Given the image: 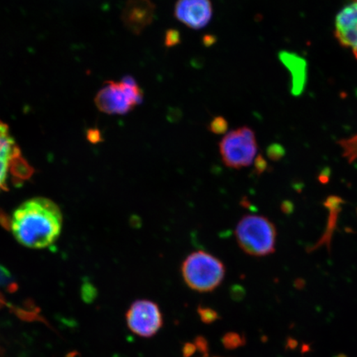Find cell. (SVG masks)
Returning <instances> with one entry per match:
<instances>
[{"mask_svg": "<svg viewBox=\"0 0 357 357\" xmlns=\"http://www.w3.org/2000/svg\"><path fill=\"white\" fill-rule=\"evenodd\" d=\"M89 139L92 142H97L100 141V133L98 130H92L89 132Z\"/></svg>", "mask_w": 357, "mask_h": 357, "instance_id": "ffe728a7", "label": "cell"}, {"mask_svg": "<svg viewBox=\"0 0 357 357\" xmlns=\"http://www.w3.org/2000/svg\"><path fill=\"white\" fill-rule=\"evenodd\" d=\"M63 217L51 199L33 198L21 204L11 218L10 227L21 245L43 249L54 244L61 233Z\"/></svg>", "mask_w": 357, "mask_h": 357, "instance_id": "6da1fadb", "label": "cell"}, {"mask_svg": "<svg viewBox=\"0 0 357 357\" xmlns=\"http://www.w3.org/2000/svg\"><path fill=\"white\" fill-rule=\"evenodd\" d=\"M220 151L227 167L239 169L251 166L257 153L255 132L248 127L235 129L222 138Z\"/></svg>", "mask_w": 357, "mask_h": 357, "instance_id": "5b68a950", "label": "cell"}, {"mask_svg": "<svg viewBox=\"0 0 357 357\" xmlns=\"http://www.w3.org/2000/svg\"><path fill=\"white\" fill-rule=\"evenodd\" d=\"M280 60L287 66L292 78V95L301 96L305 88L307 80V62L296 53L281 52Z\"/></svg>", "mask_w": 357, "mask_h": 357, "instance_id": "8fae6325", "label": "cell"}, {"mask_svg": "<svg viewBox=\"0 0 357 357\" xmlns=\"http://www.w3.org/2000/svg\"><path fill=\"white\" fill-rule=\"evenodd\" d=\"M175 16L190 29H203L212 19V3L211 0H178Z\"/></svg>", "mask_w": 357, "mask_h": 357, "instance_id": "ba28073f", "label": "cell"}, {"mask_svg": "<svg viewBox=\"0 0 357 357\" xmlns=\"http://www.w3.org/2000/svg\"><path fill=\"white\" fill-rule=\"evenodd\" d=\"M267 154L272 160H278L284 155V149L280 145H272L268 149Z\"/></svg>", "mask_w": 357, "mask_h": 357, "instance_id": "e0dca14e", "label": "cell"}, {"mask_svg": "<svg viewBox=\"0 0 357 357\" xmlns=\"http://www.w3.org/2000/svg\"><path fill=\"white\" fill-rule=\"evenodd\" d=\"M144 101V92L136 80L126 75L120 82L109 80L96 96L97 108L102 113L124 115Z\"/></svg>", "mask_w": 357, "mask_h": 357, "instance_id": "277c9868", "label": "cell"}, {"mask_svg": "<svg viewBox=\"0 0 357 357\" xmlns=\"http://www.w3.org/2000/svg\"><path fill=\"white\" fill-rule=\"evenodd\" d=\"M127 323L134 333L142 337H153L162 326V315L155 303L139 300L127 312Z\"/></svg>", "mask_w": 357, "mask_h": 357, "instance_id": "8992f818", "label": "cell"}, {"mask_svg": "<svg viewBox=\"0 0 357 357\" xmlns=\"http://www.w3.org/2000/svg\"><path fill=\"white\" fill-rule=\"evenodd\" d=\"M198 311L201 319L205 324H211L218 319L217 312L209 307H199Z\"/></svg>", "mask_w": 357, "mask_h": 357, "instance_id": "2e32d148", "label": "cell"}, {"mask_svg": "<svg viewBox=\"0 0 357 357\" xmlns=\"http://www.w3.org/2000/svg\"><path fill=\"white\" fill-rule=\"evenodd\" d=\"M181 43V34L176 29H168L165 38V45L167 47L177 46Z\"/></svg>", "mask_w": 357, "mask_h": 357, "instance_id": "9a60e30c", "label": "cell"}, {"mask_svg": "<svg viewBox=\"0 0 357 357\" xmlns=\"http://www.w3.org/2000/svg\"><path fill=\"white\" fill-rule=\"evenodd\" d=\"M243 343L242 337H239L238 334L231 333L227 334L225 338H223V344L229 349H234V348L238 347Z\"/></svg>", "mask_w": 357, "mask_h": 357, "instance_id": "5bb4252c", "label": "cell"}, {"mask_svg": "<svg viewBox=\"0 0 357 357\" xmlns=\"http://www.w3.org/2000/svg\"><path fill=\"white\" fill-rule=\"evenodd\" d=\"M203 42L205 46L211 47L214 43L216 42V38L213 35H206L204 36L203 38Z\"/></svg>", "mask_w": 357, "mask_h": 357, "instance_id": "d6986e66", "label": "cell"}, {"mask_svg": "<svg viewBox=\"0 0 357 357\" xmlns=\"http://www.w3.org/2000/svg\"><path fill=\"white\" fill-rule=\"evenodd\" d=\"M24 163L21 158L20 147L11 135L8 125L0 121V191L6 190L8 176L13 166Z\"/></svg>", "mask_w": 357, "mask_h": 357, "instance_id": "9c48e42d", "label": "cell"}, {"mask_svg": "<svg viewBox=\"0 0 357 357\" xmlns=\"http://www.w3.org/2000/svg\"><path fill=\"white\" fill-rule=\"evenodd\" d=\"M16 289V284L13 275L6 267L0 265V293L3 291H13Z\"/></svg>", "mask_w": 357, "mask_h": 357, "instance_id": "7c38bea8", "label": "cell"}, {"mask_svg": "<svg viewBox=\"0 0 357 357\" xmlns=\"http://www.w3.org/2000/svg\"><path fill=\"white\" fill-rule=\"evenodd\" d=\"M255 165H256L255 167L257 169V172L259 173H261L263 171H264V169L266 168V160L262 158L261 155H259V156H257V158L256 159Z\"/></svg>", "mask_w": 357, "mask_h": 357, "instance_id": "ac0fdd59", "label": "cell"}, {"mask_svg": "<svg viewBox=\"0 0 357 357\" xmlns=\"http://www.w3.org/2000/svg\"><path fill=\"white\" fill-rule=\"evenodd\" d=\"M335 35L343 47L351 49L357 58V1L339 12L335 22Z\"/></svg>", "mask_w": 357, "mask_h": 357, "instance_id": "30bf717a", "label": "cell"}, {"mask_svg": "<svg viewBox=\"0 0 357 357\" xmlns=\"http://www.w3.org/2000/svg\"><path fill=\"white\" fill-rule=\"evenodd\" d=\"M236 242L245 253L253 257H265L275 252V227L268 218L245 215L236 227Z\"/></svg>", "mask_w": 357, "mask_h": 357, "instance_id": "3957f363", "label": "cell"}, {"mask_svg": "<svg viewBox=\"0 0 357 357\" xmlns=\"http://www.w3.org/2000/svg\"><path fill=\"white\" fill-rule=\"evenodd\" d=\"M354 1H357V0H354Z\"/></svg>", "mask_w": 357, "mask_h": 357, "instance_id": "603a6c76", "label": "cell"}, {"mask_svg": "<svg viewBox=\"0 0 357 357\" xmlns=\"http://www.w3.org/2000/svg\"><path fill=\"white\" fill-rule=\"evenodd\" d=\"M195 350V347L193 344L192 345H186L185 348V356H189L191 354H194Z\"/></svg>", "mask_w": 357, "mask_h": 357, "instance_id": "44dd1931", "label": "cell"}, {"mask_svg": "<svg viewBox=\"0 0 357 357\" xmlns=\"http://www.w3.org/2000/svg\"><path fill=\"white\" fill-rule=\"evenodd\" d=\"M197 346L199 349L202 350L203 351H206V344H205L204 339L201 337L198 338Z\"/></svg>", "mask_w": 357, "mask_h": 357, "instance_id": "7402d4cb", "label": "cell"}, {"mask_svg": "<svg viewBox=\"0 0 357 357\" xmlns=\"http://www.w3.org/2000/svg\"><path fill=\"white\" fill-rule=\"evenodd\" d=\"M209 131L217 135H222L225 134L229 129V123H227L226 119L222 117V116H217L213 118L211 123L208 124Z\"/></svg>", "mask_w": 357, "mask_h": 357, "instance_id": "4fadbf2b", "label": "cell"}, {"mask_svg": "<svg viewBox=\"0 0 357 357\" xmlns=\"http://www.w3.org/2000/svg\"><path fill=\"white\" fill-rule=\"evenodd\" d=\"M181 274L190 289L206 293L220 287L225 280L226 268L222 261L212 254L196 251L182 262Z\"/></svg>", "mask_w": 357, "mask_h": 357, "instance_id": "7a4b0ae2", "label": "cell"}, {"mask_svg": "<svg viewBox=\"0 0 357 357\" xmlns=\"http://www.w3.org/2000/svg\"><path fill=\"white\" fill-rule=\"evenodd\" d=\"M155 8L151 0H128L121 13L125 28L134 35L142 34L153 22Z\"/></svg>", "mask_w": 357, "mask_h": 357, "instance_id": "52a82bcc", "label": "cell"}]
</instances>
